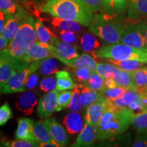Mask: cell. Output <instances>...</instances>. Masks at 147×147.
<instances>
[{"instance_id":"1","label":"cell","mask_w":147,"mask_h":147,"mask_svg":"<svg viewBox=\"0 0 147 147\" xmlns=\"http://www.w3.org/2000/svg\"><path fill=\"white\" fill-rule=\"evenodd\" d=\"M53 17L78 22L89 27L95 14L82 0H48L40 8Z\"/></svg>"},{"instance_id":"2","label":"cell","mask_w":147,"mask_h":147,"mask_svg":"<svg viewBox=\"0 0 147 147\" xmlns=\"http://www.w3.org/2000/svg\"><path fill=\"white\" fill-rule=\"evenodd\" d=\"M134 113L125 108H105L97 126V140H104L123 134L131 124Z\"/></svg>"},{"instance_id":"3","label":"cell","mask_w":147,"mask_h":147,"mask_svg":"<svg viewBox=\"0 0 147 147\" xmlns=\"http://www.w3.org/2000/svg\"><path fill=\"white\" fill-rule=\"evenodd\" d=\"M34 23L33 16H27L8 47L1 51L11 57L23 61L29 47L38 40Z\"/></svg>"},{"instance_id":"4","label":"cell","mask_w":147,"mask_h":147,"mask_svg":"<svg viewBox=\"0 0 147 147\" xmlns=\"http://www.w3.org/2000/svg\"><path fill=\"white\" fill-rule=\"evenodd\" d=\"M110 14H96L88 29L92 34L110 44L120 42L125 25Z\"/></svg>"},{"instance_id":"5","label":"cell","mask_w":147,"mask_h":147,"mask_svg":"<svg viewBox=\"0 0 147 147\" xmlns=\"http://www.w3.org/2000/svg\"><path fill=\"white\" fill-rule=\"evenodd\" d=\"M95 56L108 60H137L147 63V50L136 49L121 42L100 48L95 51Z\"/></svg>"},{"instance_id":"6","label":"cell","mask_w":147,"mask_h":147,"mask_svg":"<svg viewBox=\"0 0 147 147\" xmlns=\"http://www.w3.org/2000/svg\"><path fill=\"white\" fill-rule=\"evenodd\" d=\"M42 60L33 61L26 67L14 72L9 78L8 82L5 83L1 93L10 94V93L24 91V84L27 78L31 74L36 72L39 69Z\"/></svg>"},{"instance_id":"7","label":"cell","mask_w":147,"mask_h":147,"mask_svg":"<svg viewBox=\"0 0 147 147\" xmlns=\"http://www.w3.org/2000/svg\"><path fill=\"white\" fill-rule=\"evenodd\" d=\"M29 63L24 61L15 59L0 51V93L12 74Z\"/></svg>"},{"instance_id":"8","label":"cell","mask_w":147,"mask_h":147,"mask_svg":"<svg viewBox=\"0 0 147 147\" xmlns=\"http://www.w3.org/2000/svg\"><path fill=\"white\" fill-rule=\"evenodd\" d=\"M120 42L129 47L147 50V42L139 24L125 25Z\"/></svg>"},{"instance_id":"9","label":"cell","mask_w":147,"mask_h":147,"mask_svg":"<svg viewBox=\"0 0 147 147\" xmlns=\"http://www.w3.org/2000/svg\"><path fill=\"white\" fill-rule=\"evenodd\" d=\"M53 57H62L67 59H74L80 57L76 49L67 43L58 39L57 36L53 37L49 46Z\"/></svg>"},{"instance_id":"10","label":"cell","mask_w":147,"mask_h":147,"mask_svg":"<svg viewBox=\"0 0 147 147\" xmlns=\"http://www.w3.org/2000/svg\"><path fill=\"white\" fill-rule=\"evenodd\" d=\"M59 91L57 89L48 92L40 100L38 106V115L40 118H48L57 107V96Z\"/></svg>"},{"instance_id":"11","label":"cell","mask_w":147,"mask_h":147,"mask_svg":"<svg viewBox=\"0 0 147 147\" xmlns=\"http://www.w3.org/2000/svg\"><path fill=\"white\" fill-rule=\"evenodd\" d=\"M45 123L53 140L59 147L65 146L68 142V137L63 127L55 118L48 117L45 120Z\"/></svg>"},{"instance_id":"12","label":"cell","mask_w":147,"mask_h":147,"mask_svg":"<svg viewBox=\"0 0 147 147\" xmlns=\"http://www.w3.org/2000/svg\"><path fill=\"white\" fill-rule=\"evenodd\" d=\"M49 46V45L48 44H43L38 41L36 42L29 47L23 61L27 63H32L35 61L42 60L51 57Z\"/></svg>"},{"instance_id":"13","label":"cell","mask_w":147,"mask_h":147,"mask_svg":"<svg viewBox=\"0 0 147 147\" xmlns=\"http://www.w3.org/2000/svg\"><path fill=\"white\" fill-rule=\"evenodd\" d=\"M56 59H57L61 62L69 67H73L74 69L86 67L91 71H95L97 65L96 61L86 53H83L78 57L70 59H67L62 57H57Z\"/></svg>"},{"instance_id":"14","label":"cell","mask_w":147,"mask_h":147,"mask_svg":"<svg viewBox=\"0 0 147 147\" xmlns=\"http://www.w3.org/2000/svg\"><path fill=\"white\" fill-rule=\"evenodd\" d=\"M38 103V97L35 91H25L19 97L16 103V108L24 115H30L34 113L35 106Z\"/></svg>"},{"instance_id":"15","label":"cell","mask_w":147,"mask_h":147,"mask_svg":"<svg viewBox=\"0 0 147 147\" xmlns=\"http://www.w3.org/2000/svg\"><path fill=\"white\" fill-rule=\"evenodd\" d=\"M97 139L96 127L86 123L83 128L80 131L76 141L71 145V146L85 147L91 146Z\"/></svg>"},{"instance_id":"16","label":"cell","mask_w":147,"mask_h":147,"mask_svg":"<svg viewBox=\"0 0 147 147\" xmlns=\"http://www.w3.org/2000/svg\"><path fill=\"white\" fill-rule=\"evenodd\" d=\"M104 97L100 100L90 104L87 108L85 114V120L87 123L96 127L98 125L101 117L105 110V106L104 103Z\"/></svg>"},{"instance_id":"17","label":"cell","mask_w":147,"mask_h":147,"mask_svg":"<svg viewBox=\"0 0 147 147\" xmlns=\"http://www.w3.org/2000/svg\"><path fill=\"white\" fill-rule=\"evenodd\" d=\"M18 125L15 132L16 140L36 141L34 135V121L28 118H20L18 119Z\"/></svg>"},{"instance_id":"18","label":"cell","mask_w":147,"mask_h":147,"mask_svg":"<svg viewBox=\"0 0 147 147\" xmlns=\"http://www.w3.org/2000/svg\"><path fill=\"white\" fill-rule=\"evenodd\" d=\"M27 16L21 17V16L9 15L8 14V18L5 22L2 32H1V36L8 40L9 42L12 41L17 33L20 26L23 23L24 20L27 18Z\"/></svg>"},{"instance_id":"19","label":"cell","mask_w":147,"mask_h":147,"mask_svg":"<svg viewBox=\"0 0 147 147\" xmlns=\"http://www.w3.org/2000/svg\"><path fill=\"white\" fill-rule=\"evenodd\" d=\"M0 10L9 15L16 16H28L29 12L17 0H0Z\"/></svg>"},{"instance_id":"20","label":"cell","mask_w":147,"mask_h":147,"mask_svg":"<svg viewBox=\"0 0 147 147\" xmlns=\"http://www.w3.org/2000/svg\"><path fill=\"white\" fill-rule=\"evenodd\" d=\"M78 85L80 90L79 99L82 106L84 108H87L90 104L97 102L104 97L102 93L89 89L84 84L80 83L78 84Z\"/></svg>"},{"instance_id":"21","label":"cell","mask_w":147,"mask_h":147,"mask_svg":"<svg viewBox=\"0 0 147 147\" xmlns=\"http://www.w3.org/2000/svg\"><path fill=\"white\" fill-rule=\"evenodd\" d=\"M63 125L69 134L74 135L80 133L83 128V122L79 114L76 112H71L67 114L63 119Z\"/></svg>"},{"instance_id":"22","label":"cell","mask_w":147,"mask_h":147,"mask_svg":"<svg viewBox=\"0 0 147 147\" xmlns=\"http://www.w3.org/2000/svg\"><path fill=\"white\" fill-rule=\"evenodd\" d=\"M33 131L36 142L38 145L53 140L52 137L45 125V120H40L35 123Z\"/></svg>"},{"instance_id":"23","label":"cell","mask_w":147,"mask_h":147,"mask_svg":"<svg viewBox=\"0 0 147 147\" xmlns=\"http://www.w3.org/2000/svg\"><path fill=\"white\" fill-rule=\"evenodd\" d=\"M56 89L58 91L73 89L76 85L69 73L65 70L58 71L56 73Z\"/></svg>"},{"instance_id":"24","label":"cell","mask_w":147,"mask_h":147,"mask_svg":"<svg viewBox=\"0 0 147 147\" xmlns=\"http://www.w3.org/2000/svg\"><path fill=\"white\" fill-rule=\"evenodd\" d=\"M34 25L38 40L41 43L49 45L53 37L57 36L44 25L42 21L39 18H36L35 20Z\"/></svg>"},{"instance_id":"25","label":"cell","mask_w":147,"mask_h":147,"mask_svg":"<svg viewBox=\"0 0 147 147\" xmlns=\"http://www.w3.org/2000/svg\"><path fill=\"white\" fill-rule=\"evenodd\" d=\"M51 24L55 28L60 29V30L70 31L75 33L80 32L82 25L78 22L61 19V18L56 17L51 18Z\"/></svg>"},{"instance_id":"26","label":"cell","mask_w":147,"mask_h":147,"mask_svg":"<svg viewBox=\"0 0 147 147\" xmlns=\"http://www.w3.org/2000/svg\"><path fill=\"white\" fill-rule=\"evenodd\" d=\"M93 34L85 33L80 39V48L86 53H95L100 47V43L97 41Z\"/></svg>"},{"instance_id":"27","label":"cell","mask_w":147,"mask_h":147,"mask_svg":"<svg viewBox=\"0 0 147 147\" xmlns=\"http://www.w3.org/2000/svg\"><path fill=\"white\" fill-rule=\"evenodd\" d=\"M117 87H121L129 89V88H135V84L134 83L130 71L119 69L115 74L113 77Z\"/></svg>"},{"instance_id":"28","label":"cell","mask_w":147,"mask_h":147,"mask_svg":"<svg viewBox=\"0 0 147 147\" xmlns=\"http://www.w3.org/2000/svg\"><path fill=\"white\" fill-rule=\"evenodd\" d=\"M129 0H103V8L108 14H115L126 8Z\"/></svg>"},{"instance_id":"29","label":"cell","mask_w":147,"mask_h":147,"mask_svg":"<svg viewBox=\"0 0 147 147\" xmlns=\"http://www.w3.org/2000/svg\"><path fill=\"white\" fill-rule=\"evenodd\" d=\"M109 62L118 67L120 69L127 71H132L136 70V69L143 68L145 64H147V63H145V62L139 61L137 60L117 61L109 59Z\"/></svg>"},{"instance_id":"30","label":"cell","mask_w":147,"mask_h":147,"mask_svg":"<svg viewBox=\"0 0 147 147\" xmlns=\"http://www.w3.org/2000/svg\"><path fill=\"white\" fill-rule=\"evenodd\" d=\"M131 124L138 133H147V108L140 113L134 114Z\"/></svg>"},{"instance_id":"31","label":"cell","mask_w":147,"mask_h":147,"mask_svg":"<svg viewBox=\"0 0 147 147\" xmlns=\"http://www.w3.org/2000/svg\"><path fill=\"white\" fill-rule=\"evenodd\" d=\"M133 78L135 89H146L147 88V70L144 67L130 71Z\"/></svg>"},{"instance_id":"32","label":"cell","mask_w":147,"mask_h":147,"mask_svg":"<svg viewBox=\"0 0 147 147\" xmlns=\"http://www.w3.org/2000/svg\"><path fill=\"white\" fill-rule=\"evenodd\" d=\"M104 80L105 78L100 76L96 71H91L89 79L84 84L93 91H102L105 89Z\"/></svg>"},{"instance_id":"33","label":"cell","mask_w":147,"mask_h":147,"mask_svg":"<svg viewBox=\"0 0 147 147\" xmlns=\"http://www.w3.org/2000/svg\"><path fill=\"white\" fill-rule=\"evenodd\" d=\"M39 69L42 74L45 76L56 74L58 70V65L55 59L47 57L42 60Z\"/></svg>"},{"instance_id":"34","label":"cell","mask_w":147,"mask_h":147,"mask_svg":"<svg viewBox=\"0 0 147 147\" xmlns=\"http://www.w3.org/2000/svg\"><path fill=\"white\" fill-rule=\"evenodd\" d=\"M118 67L113 63H98L95 71L104 78H113L116 73L119 70Z\"/></svg>"},{"instance_id":"35","label":"cell","mask_w":147,"mask_h":147,"mask_svg":"<svg viewBox=\"0 0 147 147\" xmlns=\"http://www.w3.org/2000/svg\"><path fill=\"white\" fill-rule=\"evenodd\" d=\"M130 10L135 16H147V0H129Z\"/></svg>"},{"instance_id":"36","label":"cell","mask_w":147,"mask_h":147,"mask_svg":"<svg viewBox=\"0 0 147 147\" xmlns=\"http://www.w3.org/2000/svg\"><path fill=\"white\" fill-rule=\"evenodd\" d=\"M71 97H72V91L70 90H66L59 93L56 112H60L61 110L68 107L71 102Z\"/></svg>"},{"instance_id":"37","label":"cell","mask_w":147,"mask_h":147,"mask_svg":"<svg viewBox=\"0 0 147 147\" xmlns=\"http://www.w3.org/2000/svg\"><path fill=\"white\" fill-rule=\"evenodd\" d=\"M127 89L121 87H115L113 88H105L101 91V93L105 98L110 100H115L121 97L125 93Z\"/></svg>"},{"instance_id":"38","label":"cell","mask_w":147,"mask_h":147,"mask_svg":"<svg viewBox=\"0 0 147 147\" xmlns=\"http://www.w3.org/2000/svg\"><path fill=\"white\" fill-rule=\"evenodd\" d=\"M79 95H80V90H79L78 84H76L72 91V97H71V102L68 107H67L70 111L79 112L80 110H81L82 108L83 107L82 104L80 103Z\"/></svg>"},{"instance_id":"39","label":"cell","mask_w":147,"mask_h":147,"mask_svg":"<svg viewBox=\"0 0 147 147\" xmlns=\"http://www.w3.org/2000/svg\"><path fill=\"white\" fill-rule=\"evenodd\" d=\"M12 113L8 102H5L0 106V126L4 125L12 119Z\"/></svg>"},{"instance_id":"40","label":"cell","mask_w":147,"mask_h":147,"mask_svg":"<svg viewBox=\"0 0 147 147\" xmlns=\"http://www.w3.org/2000/svg\"><path fill=\"white\" fill-rule=\"evenodd\" d=\"M3 146L9 147H34L39 146L36 141L25 140H17L3 143Z\"/></svg>"},{"instance_id":"41","label":"cell","mask_w":147,"mask_h":147,"mask_svg":"<svg viewBox=\"0 0 147 147\" xmlns=\"http://www.w3.org/2000/svg\"><path fill=\"white\" fill-rule=\"evenodd\" d=\"M57 80L54 77H47L40 82V88L42 91L48 92L56 89Z\"/></svg>"},{"instance_id":"42","label":"cell","mask_w":147,"mask_h":147,"mask_svg":"<svg viewBox=\"0 0 147 147\" xmlns=\"http://www.w3.org/2000/svg\"><path fill=\"white\" fill-rule=\"evenodd\" d=\"M91 71L86 67L75 69L74 71V75L76 80L81 84H85L89 79Z\"/></svg>"},{"instance_id":"43","label":"cell","mask_w":147,"mask_h":147,"mask_svg":"<svg viewBox=\"0 0 147 147\" xmlns=\"http://www.w3.org/2000/svg\"><path fill=\"white\" fill-rule=\"evenodd\" d=\"M39 80V76L37 73H32L27 77L24 84L23 89L24 91L25 90L33 89L36 87Z\"/></svg>"},{"instance_id":"44","label":"cell","mask_w":147,"mask_h":147,"mask_svg":"<svg viewBox=\"0 0 147 147\" xmlns=\"http://www.w3.org/2000/svg\"><path fill=\"white\" fill-rule=\"evenodd\" d=\"M59 36L62 41L69 44H74L77 40V36L75 32L70 31L61 30L59 32Z\"/></svg>"},{"instance_id":"45","label":"cell","mask_w":147,"mask_h":147,"mask_svg":"<svg viewBox=\"0 0 147 147\" xmlns=\"http://www.w3.org/2000/svg\"><path fill=\"white\" fill-rule=\"evenodd\" d=\"M132 146L145 147L147 146V133H139L136 138Z\"/></svg>"},{"instance_id":"46","label":"cell","mask_w":147,"mask_h":147,"mask_svg":"<svg viewBox=\"0 0 147 147\" xmlns=\"http://www.w3.org/2000/svg\"><path fill=\"white\" fill-rule=\"evenodd\" d=\"M94 12L100 11L103 8V0H82Z\"/></svg>"},{"instance_id":"47","label":"cell","mask_w":147,"mask_h":147,"mask_svg":"<svg viewBox=\"0 0 147 147\" xmlns=\"http://www.w3.org/2000/svg\"><path fill=\"white\" fill-rule=\"evenodd\" d=\"M8 14H5V12H2V11L0 10V35L1 34L3 27L5 24V22L7 21V18H8Z\"/></svg>"},{"instance_id":"48","label":"cell","mask_w":147,"mask_h":147,"mask_svg":"<svg viewBox=\"0 0 147 147\" xmlns=\"http://www.w3.org/2000/svg\"><path fill=\"white\" fill-rule=\"evenodd\" d=\"M104 85H105V88H113L117 87L113 78H106L104 80Z\"/></svg>"},{"instance_id":"49","label":"cell","mask_w":147,"mask_h":147,"mask_svg":"<svg viewBox=\"0 0 147 147\" xmlns=\"http://www.w3.org/2000/svg\"><path fill=\"white\" fill-rule=\"evenodd\" d=\"M10 42H9L8 40H6L0 35V51L6 49L10 45Z\"/></svg>"},{"instance_id":"50","label":"cell","mask_w":147,"mask_h":147,"mask_svg":"<svg viewBox=\"0 0 147 147\" xmlns=\"http://www.w3.org/2000/svg\"><path fill=\"white\" fill-rule=\"evenodd\" d=\"M141 29H142L143 33H144L145 39L146 40L147 42V20H145V21L140 22L139 23Z\"/></svg>"},{"instance_id":"51","label":"cell","mask_w":147,"mask_h":147,"mask_svg":"<svg viewBox=\"0 0 147 147\" xmlns=\"http://www.w3.org/2000/svg\"><path fill=\"white\" fill-rule=\"evenodd\" d=\"M39 146H42V147H57L58 146L59 147L57 144L53 140L51 141H49V142L40 144L39 145Z\"/></svg>"},{"instance_id":"52","label":"cell","mask_w":147,"mask_h":147,"mask_svg":"<svg viewBox=\"0 0 147 147\" xmlns=\"http://www.w3.org/2000/svg\"><path fill=\"white\" fill-rule=\"evenodd\" d=\"M47 1L48 0H32V1L34 3V5L36 6V8H41L42 5Z\"/></svg>"},{"instance_id":"53","label":"cell","mask_w":147,"mask_h":147,"mask_svg":"<svg viewBox=\"0 0 147 147\" xmlns=\"http://www.w3.org/2000/svg\"><path fill=\"white\" fill-rule=\"evenodd\" d=\"M17 1L19 2L21 4L23 5V6L25 7V8L29 9V3L28 1V0H17Z\"/></svg>"},{"instance_id":"54","label":"cell","mask_w":147,"mask_h":147,"mask_svg":"<svg viewBox=\"0 0 147 147\" xmlns=\"http://www.w3.org/2000/svg\"><path fill=\"white\" fill-rule=\"evenodd\" d=\"M144 68H145V69H146V70H147V67H144Z\"/></svg>"},{"instance_id":"55","label":"cell","mask_w":147,"mask_h":147,"mask_svg":"<svg viewBox=\"0 0 147 147\" xmlns=\"http://www.w3.org/2000/svg\"><path fill=\"white\" fill-rule=\"evenodd\" d=\"M146 91H147V88H146Z\"/></svg>"}]
</instances>
